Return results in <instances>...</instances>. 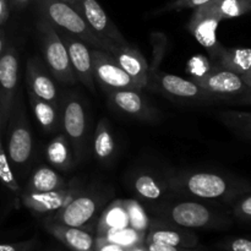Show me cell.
Returning a JSON list of instances; mask_svg holds the SVG:
<instances>
[{
  "label": "cell",
  "mask_w": 251,
  "mask_h": 251,
  "mask_svg": "<svg viewBox=\"0 0 251 251\" xmlns=\"http://www.w3.org/2000/svg\"><path fill=\"white\" fill-rule=\"evenodd\" d=\"M131 185L136 195L150 206L158 205L172 198V194L167 185L166 176L164 179H161L156 174L142 172L134 176Z\"/></svg>",
  "instance_id": "obj_20"
},
{
  "label": "cell",
  "mask_w": 251,
  "mask_h": 251,
  "mask_svg": "<svg viewBox=\"0 0 251 251\" xmlns=\"http://www.w3.org/2000/svg\"><path fill=\"white\" fill-rule=\"evenodd\" d=\"M0 181H1V184L7 190L11 191L15 198L20 199L22 190L20 188L19 181H17L15 173L12 172L11 166L9 163L1 136H0Z\"/></svg>",
  "instance_id": "obj_32"
},
{
  "label": "cell",
  "mask_w": 251,
  "mask_h": 251,
  "mask_svg": "<svg viewBox=\"0 0 251 251\" xmlns=\"http://www.w3.org/2000/svg\"><path fill=\"white\" fill-rule=\"evenodd\" d=\"M46 158L50 167L56 171L68 172L75 166V157L68 137L64 132H58L49 141L46 149Z\"/></svg>",
  "instance_id": "obj_24"
},
{
  "label": "cell",
  "mask_w": 251,
  "mask_h": 251,
  "mask_svg": "<svg viewBox=\"0 0 251 251\" xmlns=\"http://www.w3.org/2000/svg\"><path fill=\"white\" fill-rule=\"evenodd\" d=\"M220 119L240 135L251 139V113L239 110H223L218 113Z\"/></svg>",
  "instance_id": "obj_31"
},
{
  "label": "cell",
  "mask_w": 251,
  "mask_h": 251,
  "mask_svg": "<svg viewBox=\"0 0 251 251\" xmlns=\"http://www.w3.org/2000/svg\"><path fill=\"white\" fill-rule=\"evenodd\" d=\"M61 130L68 137L76 161L85 157L87 142V115L85 105L76 93L68 92L60 98Z\"/></svg>",
  "instance_id": "obj_6"
},
{
  "label": "cell",
  "mask_w": 251,
  "mask_h": 251,
  "mask_svg": "<svg viewBox=\"0 0 251 251\" xmlns=\"http://www.w3.org/2000/svg\"><path fill=\"white\" fill-rule=\"evenodd\" d=\"M6 152L12 172L24 173L33 158V137L26 115V109L20 98H16L6 124Z\"/></svg>",
  "instance_id": "obj_3"
},
{
  "label": "cell",
  "mask_w": 251,
  "mask_h": 251,
  "mask_svg": "<svg viewBox=\"0 0 251 251\" xmlns=\"http://www.w3.org/2000/svg\"><path fill=\"white\" fill-rule=\"evenodd\" d=\"M61 1L66 2V4L71 5V6H74V7H75L76 4H77V0H61Z\"/></svg>",
  "instance_id": "obj_45"
},
{
  "label": "cell",
  "mask_w": 251,
  "mask_h": 251,
  "mask_svg": "<svg viewBox=\"0 0 251 251\" xmlns=\"http://www.w3.org/2000/svg\"><path fill=\"white\" fill-rule=\"evenodd\" d=\"M154 217L188 229H222L232 225L229 216L212 205L198 200H181L152 205Z\"/></svg>",
  "instance_id": "obj_2"
},
{
  "label": "cell",
  "mask_w": 251,
  "mask_h": 251,
  "mask_svg": "<svg viewBox=\"0 0 251 251\" xmlns=\"http://www.w3.org/2000/svg\"><path fill=\"white\" fill-rule=\"evenodd\" d=\"M26 82L28 92L44 100L60 105V96L53 76L46 64L37 56H31L26 64Z\"/></svg>",
  "instance_id": "obj_18"
},
{
  "label": "cell",
  "mask_w": 251,
  "mask_h": 251,
  "mask_svg": "<svg viewBox=\"0 0 251 251\" xmlns=\"http://www.w3.org/2000/svg\"><path fill=\"white\" fill-rule=\"evenodd\" d=\"M80 184L75 180L69 181L65 188L48 193H29L22 191L20 200L22 205L37 215H53L68 205L78 193H81Z\"/></svg>",
  "instance_id": "obj_12"
},
{
  "label": "cell",
  "mask_w": 251,
  "mask_h": 251,
  "mask_svg": "<svg viewBox=\"0 0 251 251\" xmlns=\"http://www.w3.org/2000/svg\"><path fill=\"white\" fill-rule=\"evenodd\" d=\"M46 229L73 251H96L95 238L83 228L47 222Z\"/></svg>",
  "instance_id": "obj_21"
},
{
  "label": "cell",
  "mask_w": 251,
  "mask_h": 251,
  "mask_svg": "<svg viewBox=\"0 0 251 251\" xmlns=\"http://www.w3.org/2000/svg\"><path fill=\"white\" fill-rule=\"evenodd\" d=\"M129 251H147V249L145 250L144 248H141V247H137V248H134V249H131V250H129Z\"/></svg>",
  "instance_id": "obj_46"
},
{
  "label": "cell",
  "mask_w": 251,
  "mask_h": 251,
  "mask_svg": "<svg viewBox=\"0 0 251 251\" xmlns=\"http://www.w3.org/2000/svg\"><path fill=\"white\" fill-rule=\"evenodd\" d=\"M10 15V7L6 0H0V27L7 21Z\"/></svg>",
  "instance_id": "obj_40"
},
{
  "label": "cell",
  "mask_w": 251,
  "mask_h": 251,
  "mask_svg": "<svg viewBox=\"0 0 251 251\" xmlns=\"http://www.w3.org/2000/svg\"><path fill=\"white\" fill-rule=\"evenodd\" d=\"M37 7L41 19L46 20L54 28L66 32L85 42L93 49H109L102 39L98 38L77 10L61 0H37Z\"/></svg>",
  "instance_id": "obj_4"
},
{
  "label": "cell",
  "mask_w": 251,
  "mask_h": 251,
  "mask_svg": "<svg viewBox=\"0 0 251 251\" xmlns=\"http://www.w3.org/2000/svg\"><path fill=\"white\" fill-rule=\"evenodd\" d=\"M108 103L110 108L120 114L135 118L142 122H154L158 117L157 110L139 90H119L109 93Z\"/></svg>",
  "instance_id": "obj_17"
},
{
  "label": "cell",
  "mask_w": 251,
  "mask_h": 251,
  "mask_svg": "<svg viewBox=\"0 0 251 251\" xmlns=\"http://www.w3.org/2000/svg\"><path fill=\"white\" fill-rule=\"evenodd\" d=\"M215 69L228 70L242 75L251 69V48H227L223 47L215 60H212Z\"/></svg>",
  "instance_id": "obj_26"
},
{
  "label": "cell",
  "mask_w": 251,
  "mask_h": 251,
  "mask_svg": "<svg viewBox=\"0 0 251 251\" xmlns=\"http://www.w3.org/2000/svg\"><path fill=\"white\" fill-rule=\"evenodd\" d=\"M109 53L114 56L123 70L131 77L140 91L147 86L150 66L141 51L131 44H113Z\"/></svg>",
  "instance_id": "obj_19"
},
{
  "label": "cell",
  "mask_w": 251,
  "mask_h": 251,
  "mask_svg": "<svg viewBox=\"0 0 251 251\" xmlns=\"http://www.w3.org/2000/svg\"><path fill=\"white\" fill-rule=\"evenodd\" d=\"M34 242L16 243V244H0V251H32Z\"/></svg>",
  "instance_id": "obj_38"
},
{
  "label": "cell",
  "mask_w": 251,
  "mask_h": 251,
  "mask_svg": "<svg viewBox=\"0 0 251 251\" xmlns=\"http://www.w3.org/2000/svg\"><path fill=\"white\" fill-rule=\"evenodd\" d=\"M205 7L222 20L235 19L251 12V0H212Z\"/></svg>",
  "instance_id": "obj_28"
},
{
  "label": "cell",
  "mask_w": 251,
  "mask_h": 251,
  "mask_svg": "<svg viewBox=\"0 0 251 251\" xmlns=\"http://www.w3.org/2000/svg\"><path fill=\"white\" fill-rule=\"evenodd\" d=\"M2 135V130H1V117H0V136Z\"/></svg>",
  "instance_id": "obj_47"
},
{
  "label": "cell",
  "mask_w": 251,
  "mask_h": 251,
  "mask_svg": "<svg viewBox=\"0 0 251 251\" xmlns=\"http://www.w3.org/2000/svg\"><path fill=\"white\" fill-rule=\"evenodd\" d=\"M96 251H129L118 245L109 244V243H96Z\"/></svg>",
  "instance_id": "obj_42"
},
{
  "label": "cell",
  "mask_w": 251,
  "mask_h": 251,
  "mask_svg": "<svg viewBox=\"0 0 251 251\" xmlns=\"http://www.w3.org/2000/svg\"><path fill=\"white\" fill-rule=\"evenodd\" d=\"M75 9L83 17L91 31L108 44L109 49L113 44H129L97 0H77Z\"/></svg>",
  "instance_id": "obj_11"
},
{
  "label": "cell",
  "mask_w": 251,
  "mask_h": 251,
  "mask_svg": "<svg viewBox=\"0 0 251 251\" xmlns=\"http://www.w3.org/2000/svg\"><path fill=\"white\" fill-rule=\"evenodd\" d=\"M212 61L210 58L203 55H195L189 60L188 66H186V71L190 75V80L196 77H201V76L206 75V74L211 73L213 70Z\"/></svg>",
  "instance_id": "obj_33"
},
{
  "label": "cell",
  "mask_w": 251,
  "mask_h": 251,
  "mask_svg": "<svg viewBox=\"0 0 251 251\" xmlns=\"http://www.w3.org/2000/svg\"><path fill=\"white\" fill-rule=\"evenodd\" d=\"M36 28L39 37L44 64L50 71L51 76L61 85H75L77 82V78L71 68L68 50L58 31L43 19L37 22Z\"/></svg>",
  "instance_id": "obj_5"
},
{
  "label": "cell",
  "mask_w": 251,
  "mask_h": 251,
  "mask_svg": "<svg viewBox=\"0 0 251 251\" xmlns=\"http://www.w3.org/2000/svg\"><path fill=\"white\" fill-rule=\"evenodd\" d=\"M68 183L69 181H66L53 167L41 166L34 169L22 191L48 193V191H54L58 190V189L65 188Z\"/></svg>",
  "instance_id": "obj_25"
},
{
  "label": "cell",
  "mask_w": 251,
  "mask_h": 251,
  "mask_svg": "<svg viewBox=\"0 0 251 251\" xmlns=\"http://www.w3.org/2000/svg\"><path fill=\"white\" fill-rule=\"evenodd\" d=\"M212 0H174L162 9V11H180L185 9H198Z\"/></svg>",
  "instance_id": "obj_35"
},
{
  "label": "cell",
  "mask_w": 251,
  "mask_h": 251,
  "mask_svg": "<svg viewBox=\"0 0 251 251\" xmlns=\"http://www.w3.org/2000/svg\"><path fill=\"white\" fill-rule=\"evenodd\" d=\"M193 81L213 96L216 102L230 103L248 88L240 75L221 69H213L211 73L193 78Z\"/></svg>",
  "instance_id": "obj_13"
},
{
  "label": "cell",
  "mask_w": 251,
  "mask_h": 251,
  "mask_svg": "<svg viewBox=\"0 0 251 251\" xmlns=\"http://www.w3.org/2000/svg\"><path fill=\"white\" fill-rule=\"evenodd\" d=\"M147 251H205L200 248H195V249H186V248H178L172 247V245L159 244V243H146Z\"/></svg>",
  "instance_id": "obj_37"
},
{
  "label": "cell",
  "mask_w": 251,
  "mask_h": 251,
  "mask_svg": "<svg viewBox=\"0 0 251 251\" xmlns=\"http://www.w3.org/2000/svg\"><path fill=\"white\" fill-rule=\"evenodd\" d=\"M107 193L81 191L58 212L50 215L47 222L60 223L69 227L85 228L96 218L100 207L105 203Z\"/></svg>",
  "instance_id": "obj_8"
},
{
  "label": "cell",
  "mask_w": 251,
  "mask_h": 251,
  "mask_svg": "<svg viewBox=\"0 0 251 251\" xmlns=\"http://www.w3.org/2000/svg\"><path fill=\"white\" fill-rule=\"evenodd\" d=\"M56 31H58L61 41L65 44L69 54V60H70L71 68H73L77 81L86 86V88H88L91 93H95L96 87L95 77H93L92 58H91V50L88 46L83 41L66 33V32L60 31V29H56Z\"/></svg>",
  "instance_id": "obj_16"
},
{
  "label": "cell",
  "mask_w": 251,
  "mask_h": 251,
  "mask_svg": "<svg viewBox=\"0 0 251 251\" xmlns=\"http://www.w3.org/2000/svg\"><path fill=\"white\" fill-rule=\"evenodd\" d=\"M220 245L226 251H251V238H230L221 243Z\"/></svg>",
  "instance_id": "obj_36"
},
{
  "label": "cell",
  "mask_w": 251,
  "mask_h": 251,
  "mask_svg": "<svg viewBox=\"0 0 251 251\" xmlns=\"http://www.w3.org/2000/svg\"><path fill=\"white\" fill-rule=\"evenodd\" d=\"M240 77H242V80L244 81L245 85H247L248 87L251 88V69L250 70L245 71L244 74H242V75H240Z\"/></svg>",
  "instance_id": "obj_44"
},
{
  "label": "cell",
  "mask_w": 251,
  "mask_h": 251,
  "mask_svg": "<svg viewBox=\"0 0 251 251\" xmlns=\"http://www.w3.org/2000/svg\"><path fill=\"white\" fill-rule=\"evenodd\" d=\"M129 227V217L123 203V200H115L109 203L108 207L103 211L102 216L98 220L97 237L105 234L110 230L122 229Z\"/></svg>",
  "instance_id": "obj_27"
},
{
  "label": "cell",
  "mask_w": 251,
  "mask_h": 251,
  "mask_svg": "<svg viewBox=\"0 0 251 251\" xmlns=\"http://www.w3.org/2000/svg\"><path fill=\"white\" fill-rule=\"evenodd\" d=\"M123 203H124L127 217H129V227L146 235L151 218L149 217L142 203H140L137 200H134V199L123 200Z\"/></svg>",
  "instance_id": "obj_30"
},
{
  "label": "cell",
  "mask_w": 251,
  "mask_h": 251,
  "mask_svg": "<svg viewBox=\"0 0 251 251\" xmlns=\"http://www.w3.org/2000/svg\"><path fill=\"white\" fill-rule=\"evenodd\" d=\"M145 238L146 235L142 233L132 229L131 227H126L122 229L110 230L100 237H97L96 243H109V244L124 248L125 250H131L134 248L141 247L145 243Z\"/></svg>",
  "instance_id": "obj_29"
},
{
  "label": "cell",
  "mask_w": 251,
  "mask_h": 251,
  "mask_svg": "<svg viewBox=\"0 0 251 251\" xmlns=\"http://www.w3.org/2000/svg\"><path fill=\"white\" fill-rule=\"evenodd\" d=\"M19 53L15 47L6 46L0 56V117L1 130L6 127L10 114L16 100L19 82Z\"/></svg>",
  "instance_id": "obj_10"
},
{
  "label": "cell",
  "mask_w": 251,
  "mask_h": 251,
  "mask_svg": "<svg viewBox=\"0 0 251 251\" xmlns=\"http://www.w3.org/2000/svg\"><path fill=\"white\" fill-rule=\"evenodd\" d=\"M150 90L180 103H215L213 96L193 80H186L173 74L156 70L149 74L147 86Z\"/></svg>",
  "instance_id": "obj_7"
},
{
  "label": "cell",
  "mask_w": 251,
  "mask_h": 251,
  "mask_svg": "<svg viewBox=\"0 0 251 251\" xmlns=\"http://www.w3.org/2000/svg\"><path fill=\"white\" fill-rule=\"evenodd\" d=\"M232 213L237 220L251 225V194H244L232 203Z\"/></svg>",
  "instance_id": "obj_34"
},
{
  "label": "cell",
  "mask_w": 251,
  "mask_h": 251,
  "mask_svg": "<svg viewBox=\"0 0 251 251\" xmlns=\"http://www.w3.org/2000/svg\"><path fill=\"white\" fill-rule=\"evenodd\" d=\"M145 243H159L186 249L199 248V238L195 233L158 217L150 221Z\"/></svg>",
  "instance_id": "obj_15"
},
{
  "label": "cell",
  "mask_w": 251,
  "mask_h": 251,
  "mask_svg": "<svg viewBox=\"0 0 251 251\" xmlns=\"http://www.w3.org/2000/svg\"><path fill=\"white\" fill-rule=\"evenodd\" d=\"M93 156L103 166H109L117 153V140L107 118L98 122L93 136Z\"/></svg>",
  "instance_id": "obj_22"
},
{
  "label": "cell",
  "mask_w": 251,
  "mask_h": 251,
  "mask_svg": "<svg viewBox=\"0 0 251 251\" xmlns=\"http://www.w3.org/2000/svg\"><path fill=\"white\" fill-rule=\"evenodd\" d=\"M230 104H238V105H251V88L248 87L244 93L233 100Z\"/></svg>",
  "instance_id": "obj_39"
},
{
  "label": "cell",
  "mask_w": 251,
  "mask_h": 251,
  "mask_svg": "<svg viewBox=\"0 0 251 251\" xmlns=\"http://www.w3.org/2000/svg\"><path fill=\"white\" fill-rule=\"evenodd\" d=\"M28 102L33 112L34 118L42 130L48 134H56L61 130V112L60 105L44 100L37 97L32 92H28Z\"/></svg>",
  "instance_id": "obj_23"
},
{
  "label": "cell",
  "mask_w": 251,
  "mask_h": 251,
  "mask_svg": "<svg viewBox=\"0 0 251 251\" xmlns=\"http://www.w3.org/2000/svg\"><path fill=\"white\" fill-rule=\"evenodd\" d=\"M7 5H9L10 9L14 10H22L26 6H28L31 2L36 1V0H6Z\"/></svg>",
  "instance_id": "obj_41"
},
{
  "label": "cell",
  "mask_w": 251,
  "mask_h": 251,
  "mask_svg": "<svg viewBox=\"0 0 251 251\" xmlns=\"http://www.w3.org/2000/svg\"><path fill=\"white\" fill-rule=\"evenodd\" d=\"M6 46H7V44H6V36H5L4 29L0 27V56H1V54L4 53Z\"/></svg>",
  "instance_id": "obj_43"
},
{
  "label": "cell",
  "mask_w": 251,
  "mask_h": 251,
  "mask_svg": "<svg viewBox=\"0 0 251 251\" xmlns=\"http://www.w3.org/2000/svg\"><path fill=\"white\" fill-rule=\"evenodd\" d=\"M166 181L172 196L230 205L251 191V185L244 179L217 172L183 171L166 176Z\"/></svg>",
  "instance_id": "obj_1"
},
{
  "label": "cell",
  "mask_w": 251,
  "mask_h": 251,
  "mask_svg": "<svg viewBox=\"0 0 251 251\" xmlns=\"http://www.w3.org/2000/svg\"><path fill=\"white\" fill-rule=\"evenodd\" d=\"M91 58L95 82L108 93L119 90H139L131 77L123 70L109 51L92 49Z\"/></svg>",
  "instance_id": "obj_9"
},
{
  "label": "cell",
  "mask_w": 251,
  "mask_h": 251,
  "mask_svg": "<svg viewBox=\"0 0 251 251\" xmlns=\"http://www.w3.org/2000/svg\"><path fill=\"white\" fill-rule=\"evenodd\" d=\"M221 20L208 11L205 5L194 10L188 24V29L194 38L206 49L211 61L215 60L225 46L217 38V28Z\"/></svg>",
  "instance_id": "obj_14"
}]
</instances>
